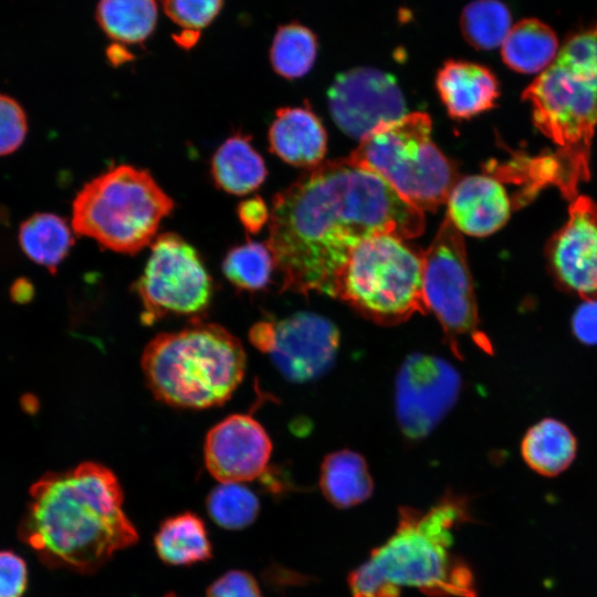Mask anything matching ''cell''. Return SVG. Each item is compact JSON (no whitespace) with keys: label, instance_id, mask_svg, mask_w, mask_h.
Here are the masks:
<instances>
[{"label":"cell","instance_id":"1","mask_svg":"<svg viewBox=\"0 0 597 597\" xmlns=\"http://www.w3.org/2000/svg\"><path fill=\"white\" fill-rule=\"evenodd\" d=\"M423 231V211L347 157L308 168L273 197L265 243L283 290L333 297L337 274L365 240Z\"/></svg>","mask_w":597,"mask_h":597},{"label":"cell","instance_id":"2","mask_svg":"<svg viewBox=\"0 0 597 597\" xmlns=\"http://www.w3.org/2000/svg\"><path fill=\"white\" fill-rule=\"evenodd\" d=\"M123 502L116 475L102 464L50 472L30 489L19 535L48 566L93 573L138 538Z\"/></svg>","mask_w":597,"mask_h":597},{"label":"cell","instance_id":"3","mask_svg":"<svg viewBox=\"0 0 597 597\" xmlns=\"http://www.w3.org/2000/svg\"><path fill=\"white\" fill-rule=\"evenodd\" d=\"M535 127L555 147L551 154L513 160L523 196L555 186L564 198L578 196L589 179L597 128V23L573 33L554 62L524 90Z\"/></svg>","mask_w":597,"mask_h":597},{"label":"cell","instance_id":"4","mask_svg":"<svg viewBox=\"0 0 597 597\" xmlns=\"http://www.w3.org/2000/svg\"><path fill=\"white\" fill-rule=\"evenodd\" d=\"M472 521L469 500L451 492L427 511L401 507L392 535L349 574L352 597H476L473 569L452 551L455 528Z\"/></svg>","mask_w":597,"mask_h":597},{"label":"cell","instance_id":"5","mask_svg":"<svg viewBox=\"0 0 597 597\" xmlns=\"http://www.w3.org/2000/svg\"><path fill=\"white\" fill-rule=\"evenodd\" d=\"M245 353L216 323L193 322L150 341L142 368L154 396L172 407L205 409L226 402L241 384Z\"/></svg>","mask_w":597,"mask_h":597},{"label":"cell","instance_id":"6","mask_svg":"<svg viewBox=\"0 0 597 597\" xmlns=\"http://www.w3.org/2000/svg\"><path fill=\"white\" fill-rule=\"evenodd\" d=\"M175 202L146 169L112 166L86 182L72 203L76 234L103 249L135 254L153 242Z\"/></svg>","mask_w":597,"mask_h":597},{"label":"cell","instance_id":"7","mask_svg":"<svg viewBox=\"0 0 597 597\" xmlns=\"http://www.w3.org/2000/svg\"><path fill=\"white\" fill-rule=\"evenodd\" d=\"M427 113L413 112L378 125L349 159L381 177L407 202L436 211L460 179L457 165L431 139Z\"/></svg>","mask_w":597,"mask_h":597},{"label":"cell","instance_id":"8","mask_svg":"<svg viewBox=\"0 0 597 597\" xmlns=\"http://www.w3.org/2000/svg\"><path fill=\"white\" fill-rule=\"evenodd\" d=\"M422 269V252L395 235H376L352 252L337 274L333 297L375 323H401L427 312Z\"/></svg>","mask_w":597,"mask_h":597},{"label":"cell","instance_id":"9","mask_svg":"<svg viewBox=\"0 0 597 597\" xmlns=\"http://www.w3.org/2000/svg\"><path fill=\"white\" fill-rule=\"evenodd\" d=\"M422 296L426 311L439 321L452 352L458 339L472 337L490 352L489 339L479 329V313L462 233L448 216L422 252Z\"/></svg>","mask_w":597,"mask_h":597},{"label":"cell","instance_id":"10","mask_svg":"<svg viewBox=\"0 0 597 597\" xmlns=\"http://www.w3.org/2000/svg\"><path fill=\"white\" fill-rule=\"evenodd\" d=\"M144 311L142 321L151 324L169 314L202 312L212 297V280L198 251L174 232L159 234L135 283Z\"/></svg>","mask_w":597,"mask_h":597},{"label":"cell","instance_id":"11","mask_svg":"<svg viewBox=\"0 0 597 597\" xmlns=\"http://www.w3.org/2000/svg\"><path fill=\"white\" fill-rule=\"evenodd\" d=\"M460 388L459 373L444 359L419 353L406 358L395 388L396 417L405 437H427L454 406Z\"/></svg>","mask_w":597,"mask_h":597},{"label":"cell","instance_id":"12","mask_svg":"<svg viewBox=\"0 0 597 597\" xmlns=\"http://www.w3.org/2000/svg\"><path fill=\"white\" fill-rule=\"evenodd\" d=\"M331 116L347 136L362 140L378 125L407 113L396 78L381 70L358 66L338 74L328 92Z\"/></svg>","mask_w":597,"mask_h":597},{"label":"cell","instance_id":"13","mask_svg":"<svg viewBox=\"0 0 597 597\" xmlns=\"http://www.w3.org/2000/svg\"><path fill=\"white\" fill-rule=\"evenodd\" d=\"M556 283L583 300L597 298V202L578 195L566 222L545 248Z\"/></svg>","mask_w":597,"mask_h":597},{"label":"cell","instance_id":"14","mask_svg":"<svg viewBox=\"0 0 597 597\" xmlns=\"http://www.w3.org/2000/svg\"><path fill=\"white\" fill-rule=\"evenodd\" d=\"M338 344L339 332L331 321L305 312L273 323L268 354L284 377L304 383L332 366Z\"/></svg>","mask_w":597,"mask_h":597},{"label":"cell","instance_id":"15","mask_svg":"<svg viewBox=\"0 0 597 597\" xmlns=\"http://www.w3.org/2000/svg\"><path fill=\"white\" fill-rule=\"evenodd\" d=\"M271 452L266 431L248 415H232L217 423L203 446L206 467L220 483L256 479L265 471Z\"/></svg>","mask_w":597,"mask_h":597},{"label":"cell","instance_id":"16","mask_svg":"<svg viewBox=\"0 0 597 597\" xmlns=\"http://www.w3.org/2000/svg\"><path fill=\"white\" fill-rule=\"evenodd\" d=\"M454 227L473 237H486L500 230L510 219L512 203L502 181L485 175L460 178L447 199Z\"/></svg>","mask_w":597,"mask_h":597},{"label":"cell","instance_id":"17","mask_svg":"<svg viewBox=\"0 0 597 597\" xmlns=\"http://www.w3.org/2000/svg\"><path fill=\"white\" fill-rule=\"evenodd\" d=\"M499 86L490 69L462 60L446 61L436 77L439 96L454 119H469L493 108Z\"/></svg>","mask_w":597,"mask_h":597},{"label":"cell","instance_id":"18","mask_svg":"<svg viewBox=\"0 0 597 597\" xmlns=\"http://www.w3.org/2000/svg\"><path fill=\"white\" fill-rule=\"evenodd\" d=\"M270 150L283 161L312 168L322 163L327 135L317 116L305 107H284L269 129Z\"/></svg>","mask_w":597,"mask_h":597},{"label":"cell","instance_id":"19","mask_svg":"<svg viewBox=\"0 0 597 597\" xmlns=\"http://www.w3.org/2000/svg\"><path fill=\"white\" fill-rule=\"evenodd\" d=\"M210 172L219 189L243 196L263 184L268 170L262 156L252 146L251 137L235 133L213 154Z\"/></svg>","mask_w":597,"mask_h":597},{"label":"cell","instance_id":"20","mask_svg":"<svg viewBox=\"0 0 597 597\" xmlns=\"http://www.w3.org/2000/svg\"><path fill=\"white\" fill-rule=\"evenodd\" d=\"M577 441L572 430L562 421L545 418L533 425L521 442L525 463L544 476H556L574 461Z\"/></svg>","mask_w":597,"mask_h":597},{"label":"cell","instance_id":"21","mask_svg":"<svg viewBox=\"0 0 597 597\" xmlns=\"http://www.w3.org/2000/svg\"><path fill=\"white\" fill-rule=\"evenodd\" d=\"M558 39L554 30L534 18L523 19L512 25L501 45L503 62L522 74L541 73L558 54Z\"/></svg>","mask_w":597,"mask_h":597},{"label":"cell","instance_id":"22","mask_svg":"<svg viewBox=\"0 0 597 597\" xmlns=\"http://www.w3.org/2000/svg\"><path fill=\"white\" fill-rule=\"evenodd\" d=\"M320 486L325 499L338 509L365 502L374 490L365 459L350 450L336 451L324 459Z\"/></svg>","mask_w":597,"mask_h":597},{"label":"cell","instance_id":"23","mask_svg":"<svg viewBox=\"0 0 597 597\" xmlns=\"http://www.w3.org/2000/svg\"><path fill=\"white\" fill-rule=\"evenodd\" d=\"M18 239L23 253L51 273L56 272L74 244L66 221L50 212L34 213L24 220Z\"/></svg>","mask_w":597,"mask_h":597},{"label":"cell","instance_id":"24","mask_svg":"<svg viewBox=\"0 0 597 597\" xmlns=\"http://www.w3.org/2000/svg\"><path fill=\"white\" fill-rule=\"evenodd\" d=\"M160 559L171 565H189L211 557V544L203 522L187 512L167 519L155 535Z\"/></svg>","mask_w":597,"mask_h":597},{"label":"cell","instance_id":"25","mask_svg":"<svg viewBox=\"0 0 597 597\" xmlns=\"http://www.w3.org/2000/svg\"><path fill=\"white\" fill-rule=\"evenodd\" d=\"M158 17L156 0H100L95 18L114 41L140 44L154 32Z\"/></svg>","mask_w":597,"mask_h":597},{"label":"cell","instance_id":"26","mask_svg":"<svg viewBox=\"0 0 597 597\" xmlns=\"http://www.w3.org/2000/svg\"><path fill=\"white\" fill-rule=\"evenodd\" d=\"M318 50L316 34L298 22L280 25L270 48V62L276 74L298 78L312 69Z\"/></svg>","mask_w":597,"mask_h":597},{"label":"cell","instance_id":"27","mask_svg":"<svg viewBox=\"0 0 597 597\" xmlns=\"http://www.w3.org/2000/svg\"><path fill=\"white\" fill-rule=\"evenodd\" d=\"M512 28V15L501 0H473L460 15L464 40L476 50H493L502 45Z\"/></svg>","mask_w":597,"mask_h":597},{"label":"cell","instance_id":"28","mask_svg":"<svg viewBox=\"0 0 597 597\" xmlns=\"http://www.w3.org/2000/svg\"><path fill=\"white\" fill-rule=\"evenodd\" d=\"M275 269L274 259L266 243L249 240L231 248L223 261L226 279L243 291L264 289Z\"/></svg>","mask_w":597,"mask_h":597},{"label":"cell","instance_id":"29","mask_svg":"<svg viewBox=\"0 0 597 597\" xmlns=\"http://www.w3.org/2000/svg\"><path fill=\"white\" fill-rule=\"evenodd\" d=\"M210 517L219 526L240 530L254 522L260 504L256 495L247 486L235 482H224L216 486L207 500Z\"/></svg>","mask_w":597,"mask_h":597},{"label":"cell","instance_id":"30","mask_svg":"<svg viewBox=\"0 0 597 597\" xmlns=\"http://www.w3.org/2000/svg\"><path fill=\"white\" fill-rule=\"evenodd\" d=\"M169 19L185 31L198 32L219 14L223 0H164Z\"/></svg>","mask_w":597,"mask_h":597},{"label":"cell","instance_id":"31","mask_svg":"<svg viewBox=\"0 0 597 597\" xmlns=\"http://www.w3.org/2000/svg\"><path fill=\"white\" fill-rule=\"evenodd\" d=\"M28 132L27 115L12 97L0 94V156L15 151Z\"/></svg>","mask_w":597,"mask_h":597},{"label":"cell","instance_id":"32","mask_svg":"<svg viewBox=\"0 0 597 597\" xmlns=\"http://www.w3.org/2000/svg\"><path fill=\"white\" fill-rule=\"evenodd\" d=\"M27 586L25 561L12 551H0V597H22Z\"/></svg>","mask_w":597,"mask_h":597},{"label":"cell","instance_id":"33","mask_svg":"<svg viewBox=\"0 0 597 597\" xmlns=\"http://www.w3.org/2000/svg\"><path fill=\"white\" fill-rule=\"evenodd\" d=\"M206 597H262L255 578L243 570H230L214 580Z\"/></svg>","mask_w":597,"mask_h":597},{"label":"cell","instance_id":"34","mask_svg":"<svg viewBox=\"0 0 597 597\" xmlns=\"http://www.w3.org/2000/svg\"><path fill=\"white\" fill-rule=\"evenodd\" d=\"M572 331L586 345L597 344V298L584 300L572 317Z\"/></svg>","mask_w":597,"mask_h":597},{"label":"cell","instance_id":"35","mask_svg":"<svg viewBox=\"0 0 597 597\" xmlns=\"http://www.w3.org/2000/svg\"><path fill=\"white\" fill-rule=\"evenodd\" d=\"M237 214L243 228L252 234L270 220V209L259 196L242 200L237 207Z\"/></svg>","mask_w":597,"mask_h":597},{"label":"cell","instance_id":"36","mask_svg":"<svg viewBox=\"0 0 597 597\" xmlns=\"http://www.w3.org/2000/svg\"><path fill=\"white\" fill-rule=\"evenodd\" d=\"M34 296V286L27 277L17 279L10 287V297L14 303H29Z\"/></svg>","mask_w":597,"mask_h":597},{"label":"cell","instance_id":"37","mask_svg":"<svg viewBox=\"0 0 597 597\" xmlns=\"http://www.w3.org/2000/svg\"><path fill=\"white\" fill-rule=\"evenodd\" d=\"M165 597H179V596H177V595L174 594V593H169V594L165 595Z\"/></svg>","mask_w":597,"mask_h":597}]
</instances>
